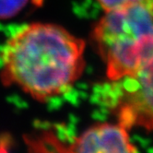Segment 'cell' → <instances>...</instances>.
<instances>
[{
    "label": "cell",
    "instance_id": "1",
    "mask_svg": "<svg viewBox=\"0 0 153 153\" xmlns=\"http://www.w3.org/2000/svg\"><path fill=\"white\" fill-rule=\"evenodd\" d=\"M84 50L83 40L58 25L28 24L4 46L3 79L38 101L58 96L83 73Z\"/></svg>",
    "mask_w": 153,
    "mask_h": 153
},
{
    "label": "cell",
    "instance_id": "2",
    "mask_svg": "<svg viewBox=\"0 0 153 153\" xmlns=\"http://www.w3.org/2000/svg\"><path fill=\"white\" fill-rule=\"evenodd\" d=\"M109 79L135 74L153 56V0H139L106 14L92 32Z\"/></svg>",
    "mask_w": 153,
    "mask_h": 153
},
{
    "label": "cell",
    "instance_id": "3",
    "mask_svg": "<svg viewBox=\"0 0 153 153\" xmlns=\"http://www.w3.org/2000/svg\"><path fill=\"white\" fill-rule=\"evenodd\" d=\"M25 141L30 153H137L128 129L119 123L95 125L68 146L49 134Z\"/></svg>",
    "mask_w": 153,
    "mask_h": 153
},
{
    "label": "cell",
    "instance_id": "4",
    "mask_svg": "<svg viewBox=\"0 0 153 153\" xmlns=\"http://www.w3.org/2000/svg\"><path fill=\"white\" fill-rule=\"evenodd\" d=\"M118 82L114 111L126 129L135 126L153 131V56L137 70Z\"/></svg>",
    "mask_w": 153,
    "mask_h": 153
},
{
    "label": "cell",
    "instance_id": "5",
    "mask_svg": "<svg viewBox=\"0 0 153 153\" xmlns=\"http://www.w3.org/2000/svg\"><path fill=\"white\" fill-rule=\"evenodd\" d=\"M28 3V0H0V19H8L18 15Z\"/></svg>",
    "mask_w": 153,
    "mask_h": 153
},
{
    "label": "cell",
    "instance_id": "6",
    "mask_svg": "<svg viewBox=\"0 0 153 153\" xmlns=\"http://www.w3.org/2000/svg\"><path fill=\"white\" fill-rule=\"evenodd\" d=\"M97 1L99 2L102 7L107 12L126 7L130 4H133L137 1H139V0H97Z\"/></svg>",
    "mask_w": 153,
    "mask_h": 153
},
{
    "label": "cell",
    "instance_id": "7",
    "mask_svg": "<svg viewBox=\"0 0 153 153\" xmlns=\"http://www.w3.org/2000/svg\"><path fill=\"white\" fill-rule=\"evenodd\" d=\"M10 140L8 137H0V153H9Z\"/></svg>",
    "mask_w": 153,
    "mask_h": 153
}]
</instances>
